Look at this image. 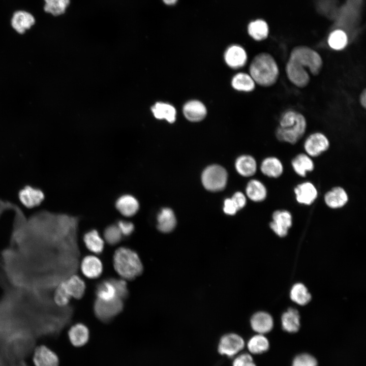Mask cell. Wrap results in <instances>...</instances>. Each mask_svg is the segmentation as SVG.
I'll list each match as a JSON object with an SVG mask.
<instances>
[{
  "label": "cell",
  "instance_id": "cell-39",
  "mask_svg": "<svg viewBox=\"0 0 366 366\" xmlns=\"http://www.w3.org/2000/svg\"><path fill=\"white\" fill-rule=\"evenodd\" d=\"M292 366H317V361L312 355L303 353L294 358Z\"/></svg>",
  "mask_w": 366,
  "mask_h": 366
},
{
  "label": "cell",
  "instance_id": "cell-9",
  "mask_svg": "<svg viewBox=\"0 0 366 366\" xmlns=\"http://www.w3.org/2000/svg\"><path fill=\"white\" fill-rule=\"evenodd\" d=\"M245 346L243 339L235 333L224 335L221 339L218 351L222 355L232 357L241 351Z\"/></svg>",
  "mask_w": 366,
  "mask_h": 366
},
{
  "label": "cell",
  "instance_id": "cell-20",
  "mask_svg": "<svg viewBox=\"0 0 366 366\" xmlns=\"http://www.w3.org/2000/svg\"><path fill=\"white\" fill-rule=\"evenodd\" d=\"M35 23L32 14L24 11L15 12L11 19L13 28L19 34H22L29 29Z\"/></svg>",
  "mask_w": 366,
  "mask_h": 366
},
{
  "label": "cell",
  "instance_id": "cell-14",
  "mask_svg": "<svg viewBox=\"0 0 366 366\" xmlns=\"http://www.w3.org/2000/svg\"><path fill=\"white\" fill-rule=\"evenodd\" d=\"M291 165L294 172L301 177H305L308 172H312L315 168L312 158L306 153H299L291 160Z\"/></svg>",
  "mask_w": 366,
  "mask_h": 366
},
{
  "label": "cell",
  "instance_id": "cell-23",
  "mask_svg": "<svg viewBox=\"0 0 366 366\" xmlns=\"http://www.w3.org/2000/svg\"><path fill=\"white\" fill-rule=\"evenodd\" d=\"M157 228L163 233L172 231L176 224L173 211L169 208H163L157 216Z\"/></svg>",
  "mask_w": 366,
  "mask_h": 366
},
{
  "label": "cell",
  "instance_id": "cell-34",
  "mask_svg": "<svg viewBox=\"0 0 366 366\" xmlns=\"http://www.w3.org/2000/svg\"><path fill=\"white\" fill-rule=\"evenodd\" d=\"M348 41L346 33L344 30L339 29L333 30L330 34L327 42L331 49L340 51L346 47Z\"/></svg>",
  "mask_w": 366,
  "mask_h": 366
},
{
  "label": "cell",
  "instance_id": "cell-42",
  "mask_svg": "<svg viewBox=\"0 0 366 366\" xmlns=\"http://www.w3.org/2000/svg\"><path fill=\"white\" fill-rule=\"evenodd\" d=\"M116 225L124 236H130L134 230V225L131 222L120 220L117 222Z\"/></svg>",
  "mask_w": 366,
  "mask_h": 366
},
{
  "label": "cell",
  "instance_id": "cell-8",
  "mask_svg": "<svg viewBox=\"0 0 366 366\" xmlns=\"http://www.w3.org/2000/svg\"><path fill=\"white\" fill-rule=\"evenodd\" d=\"M293 223L291 213L286 209H277L272 214V221L269 223L270 229L281 237L286 236Z\"/></svg>",
  "mask_w": 366,
  "mask_h": 366
},
{
  "label": "cell",
  "instance_id": "cell-24",
  "mask_svg": "<svg viewBox=\"0 0 366 366\" xmlns=\"http://www.w3.org/2000/svg\"><path fill=\"white\" fill-rule=\"evenodd\" d=\"M246 192L248 198L256 202L264 201L267 195L266 188L257 179H252L248 182Z\"/></svg>",
  "mask_w": 366,
  "mask_h": 366
},
{
  "label": "cell",
  "instance_id": "cell-16",
  "mask_svg": "<svg viewBox=\"0 0 366 366\" xmlns=\"http://www.w3.org/2000/svg\"><path fill=\"white\" fill-rule=\"evenodd\" d=\"M183 112L185 117L191 121L196 122L203 119L207 114L205 105L198 100H191L184 106Z\"/></svg>",
  "mask_w": 366,
  "mask_h": 366
},
{
  "label": "cell",
  "instance_id": "cell-2",
  "mask_svg": "<svg viewBox=\"0 0 366 366\" xmlns=\"http://www.w3.org/2000/svg\"><path fill=\"white\" fill-rule=\"evenodd\" d=\"M307 127L306 118L302 114L289 110L282 114L275 135L279 141L294 145L303 136Z\"/></svg>",
  "mask_w": 366,
  "mask_h": 366
},
{
  "label": "cell",
  "instance_id": "cell-26",
  "mask_svg": "<svg viewBox=\"0 0 366 366\" xmlns=\"http://www.w3.org/2000/svg\"><path fill=\"white\" fill-rule=\"evenodd\" d=\"M83 241L86 248L96 254L102 253L104 248V242L99 232L92 229L86 232L83 236Z\"/></svg>",
  "mask_w": 366,
  "mask_h": 366
},
{
  "label": "cell",
  "instance_id": "cell-17",
  "mask_svg": "<svg viewBox=\"0 0 366 366\" xmlns=\"http://www.w3.org/2000/svg\"><path fill=\"white\" fill-rule=\"evenodd\" d=\"M252 329L258 334L269 332L273 326L272 317L267 313L259 312L253 315L250 321Z\"/></svg>",
  "mask_w": 366,
  "mask_h": 366
},
{
  "label": "cell",
  "instance_id": "cell-19",
  "mask_svg": "<svg viewBox=\"0 0 366 366\" xmlns=\"http://www.w3.org/2000/svg\"><path fill=\"white\" fill-rule=\"evenodd\" d=\"M115 206L121 215L130 217L135 215L138 211L139 203L134 196L126 194L121 196L117 199Z\"/></svg>",
  "mask_w": 366,
  "mask_h": 366
},
{
  "label": "cell",
  "instance_id": "cell-31",
  "mask_svg": "<svg viewBox=\"0 0 366 366\" xmlns=\"http://www.w3.org/2000/svg\"><path fill=\"white\" fill-rule=\"evenodd\" d=\"M232 87L239 91L249 92L253 90L255 87V82L250 75L245 73H239L232 78Z\"/></svg>",
  "mask_w": 366,
  "mask_h": 366
},
{
  "label": "cell",
  "instance_id": "cell-6",
  "mask_svg": "<svg viewBox=\"0 0 366 366\" xmlns=\"http://www.w3.org/2000/svg\"><path fill=\"white\" fill-rule=\"evenodd\" d=\"M123 307V300L117 296L108 301L96 299L94 303V312L101 321L108 322L120 313Z\"/></svg>",
  "mask_w": 366,
  "mask_h": 366
},
{
  "label": "cell",
  "instance_id": "cell-1",
  "mask_svg": "<svg viewBox=\"0 0 366 366\" xmlns=\"http://www.w3.org/2000/svg\"><path fill=\"white\" fill-rule=\"evenodd\" d=\"M323 60L315 50L306 46H298L291 50L285 71L289 80L295 86L303 88L310 82V74L316 76L321 71Z\"/></svg>",
  "mask_w": 366,
  "mask_h": 366
},
{
  "label": "cell",
  "instance_id": "cell-38",
  "mask_svg": "<svg viewBox=\"0 0 366 366\" xmlns=\"http://www.w3.org/2000/svg\"><path fill=\"white\" fill-rule=\"evenodd\" d=\"M122 234L116 225H111L107 227L104 231V237L105 241L110 245H115L119 243L122 238Z\"/></svg>",
  "mask_w": 366,
  "mask_h": 366
},
{
  "label": "cell",
  "instance_id": "cell-41",
  "mask_svg": "<svg viewBox=\"0 0 366 366\" xmlns=\"http://www.w3.org/2000/svg\"><path fill=\"white\" fill-rule=\"evenodd\" d=\"M233 366H256L251 355L243 353L236 357L232 364Z\"/></svg>",
  "mask_w": 366,
  "mask_h": 366
},
{
  "label": "cell",
  "instance_id": "cell-35",
  "mask_svg": "<svg viewBox=\"0 0 366 366\" xmlns=\"http://www.w3.org/2000/svg\"><path fill=\"white\" fill-rule=\"evenodd\" d=\"M290 298L299 305H305L310 301L311 295L303 284L297 283L293 285L291 290Z\"/></svg>",
  "mask_w": 366,
  "mask_h": 366
},
{
  "label": "cell",
  "instance_id": "cell-32",
  "mask_svg": "<svg viewBox=\"0 0 366 366\" xmlns=\"http://www.w3.org/2000/svg\"><path fill=\"white\" fill-rule=\"evenodd\" d=\"M250 36L256 41L265 39L268 35V27L265 21L256 20L250 22L248 27Z\"/></svg>",
  "mask_w": 366,
  "mask_h": 366
},
{
  "label": "cell",
  "instance_id": "cell-36",
  "mask_svg": "<svg viewBox=\"0 0 366 366\" xmlns=\"http://www.w3.org/2000/svg\"><path fill=\"white\" fill-rule=\"evenodd\" d=\"M71 298L64 280H63L56 286L53 296V302L57 307L64 308L68 305Z\"/></svg>",
  "mask_w": 366,
  "mask_h": 366
},
{
  "label": "cell",
  "instance_id": "cell-15",
  "mask_svg": "<svg viewBox=\"0 0 366 366\" xmlns=\"http://www.w3.org/2000/svg\"><path fill=\"white\" fill-rule=\"evenodd\" d=\"M83 274L89 279H96L101 276L103 271V264L100 259L93 255L85 256L81 264Z\"/></svg>",
  "mask_w": 366,
  "mask_h": 366
},
{
  "label": "cell",
  "instance_id": "cell-7",
  "mask_svg": "<svg viewBox=\"0 0 366 366\" xmlns=\"http://www.w3.org/2000/svg\"><path fill=\"white\" fill-rule=\"evenodd\" d=\"M330 146V142L326 137L321 132H315L310 134L305 140L303 148L308 156L317 158L327 151Z\"/></svg>",
  "mask_w": 366,
  "mask_h": 366
},
{
  "label": "cell",
  "instance_id": "cell-5",
  "mask_svg": "<svg viewBox=\"0 0 366 366\" xmlns=\"http://www.w3.org/2000/svg\"><path fill=\"white\" fill-rule=\"evenodd\" d=\"M202 182L207 190L210 191L222 190L227 181V173L222 166L213 165L207 167L203 172Z\"/></svg>",
  "mask_w": 366,
  "mask_h": 366
},
{
  "label": "cell",
  "instance_id": "cell-45",
  "mask_svg": "<svg viewBox=\"0 0 366 366\" xmlns=\"http://www.w3.org/2000/svg\"><path fill=\"white\" fill-rule=\"evenodd\" d=\"M359 102L361 106L365 109L366 107V92L365 89H364L360 94L359 96Z\"/></svg>",
  "mask_w": 366,
  "mask_h": 366
},
{
  "label": "cell",
  "instance_id": "cell-40",
  "mask_svg": "<svg viewBox=\"0 0 366 366\" xmlns=\"http://www.w3.org/2000/svg\"><path fill=\"white\" fill-rule=\"evenodd\" d=\"M110 279L115 287L116 296L123 300L126 299L128 297L129 291L125 280L115 278Z\"/></svg>",
  "mask_w": 366,
  "mask_h": 366
},
{
  "label": "cell",
  "instance_id": "cell-27",
  "mask_svg": "<svg viewBox=\"0 0 366 366\" xmlns=\"http://www.w3.org/2000/svg\"><path fill=\"white\" fill-rule=\"evenodd\" d=\"M237 172L241 175L250 177L254 175L257 171V163L251 156L244 155L239 157L235 163Z\"/></svg>",
  "mask_w": 366,
  "mask_h": 366
},
{
  "label": "cell",
  "instance_id": "cell-33",
  "mask_svg": "<svg viewBox=\"0 0 366 366\" xmlns=\"http://www.w3.org/2000/svg\"><path fill=\"white\" fill-rule=\"evenodd\" d=\"M247 347L251 353L258 354L266 351L269 348V344L265 337L262 334H258L249 340Z\"/></svg>",
  "mask_w": 366,
  "mask_h": 366
},
{
  "label": "cell",
  "instance_id": "cell-4",
  "mask_svg": "<svg viewBox=\"0 0 366 366\" xmlns=\"http://www.w3.org/2000/svg\"><path fill=\"white\" fill-rule=\"evenodd\" d=\"M113 266L124 280H133L141 274L143 267L138 254L134 250L120 247L114 252Z\"/></svg>",
  "mask_w": 366,
  "mask_h": 366
},
{
  "label": "cell",
  "instance_id": "cell-22",
  "mask_svg": "<svg viewBox=\"0 0 366 366\" xmlns=\"http://www.w3.org/2000/svg\"><path fill=\"white\" fill-rule=\"evenodd\" d=\"M19 197L23 205L27 207H33L41 203L44 195L40 190L27 186L20 191Z\"/></svg>",
  "mask_w": 366,
  "mask_h": 366
},
{
  "label": "cell",
  "instance_id": "cell-10",
  "mask_svg": "<svg viewBox=\"0 0 366 366\" xmlns=\"http://www.w3.org/2000/svg\"><path fill=\"white\" fill-rule=\"evenodd\" d=\"M296 201L307 206L312 205L318 197V192L315 186L310 181L298 184L293 190Z\"/></svg>",
  "mask_w": 366,
  "mask_h": 366
},
{
  "label": "cell",
  "instance_id": "cell-37",
  "mask_svg": "<svg viewBox=\"0 0 366 366\" xmlns=\"http://www.w3.org/2000/svg\"><path fill=\"white\" fill-rule=\"evenodd\" d=\"M44 9L54 16L64 14L70 4V0H44Z\"/></svg>",
  "mask_w": 366,
  "mask_h": 366
},
{
  "label": "cell",
  "instance_id": "cell-46",
  "mask_svg": "<svg viewBox=\"0 0 366 366\" xmlns=\"http://www.w3.org/2000/svg\"><path fill=\"white\" fill-rule=\"evenodd\" d=\"M163 2L168 5H172L175 4L177 0H162Z\"/></svg>",
  "mask_w": 366,
  "mask_h": 366
},
{
  "label": "cell",
  "instance_id": "cell-18",
  "mask_svg": "<svg viewBox=\"0 0 366 366\" xmlns=\"http://www.w3.org/2000/svg\"><path fill=\"white\" fill-rule=\"evenodd\" d=\"M261 172L265 176L272 178L280 177L284 172V166L281 161L274 156L265 158L260 165Z\"/></svg>",
  "mask_w": 366,
  "mask_h": 366
},
{
  "label": "cell",
  "instance_id": "cell-28",
  "mask_svg": "<svg viewBox=\"0 0 366 366\" xmlns=\"http://www.w3.org/2000/svg\"><path fill=\"white\" fill-rule=\"evenodd\" d=\"M283 329L289 332H297L300 327V317L298 311L289 308L283 313L281 318Z\"/></svg>",
  "mask_w": 366,
  "mask_h": 366
},
{
  "label": "cell",
  "instance_id": "cell-13",
  "mask_svg": "<svg viewBox=\"0 0 366 366\" xmlns=\"http://www.w3.org/2000/svg\"><path fill=\"white\" fill-rule=\"evenodd\" d=\"M225 62L233 69H238L245 66L247 60L245 50L240 46L234 45L229 47L224 54Z\"/></svg>",
  "mask_w": 366,
  "mask_h": 366
},
{
  "label": "cell",
  "instance_id": "cell-44",
  "mask_svg": "<svg viewBox=\"0 0 366 366\" xmlns=\"http://www.w3.org/2000/svg\"><path fill=\"white\" fill-rule=\"evenodd\" d=\"M224 211L228 215H234L238 210L234 203L231 199H227L224 201Z\"/></svg>",
  "mask_w": 366,
  "mask_h": 366
},
{
  "label": "cell",
  "instance_id": "cell-21",
  "mask_svg": "<svg viewBox=\"0 0 366 366\" xmlns=\"http://www.w3.org/2000/svg\"><path fill=\"white\" fill-rule=\"evenodd\" d=\"M68 334L71 343L77 347L85 345L89 338L88 328L81 323H76L71 326Z\"/></svg>",
  "mask_w": 366,
  "mask_h": 366
},
{
  "label": "cell",
  "instance_id": "cell-3",
  "mask_svg": "<svg viewBox=\"0 0 366 366\" xmlns=\"http://www.w3.org/2000/svg\"><path fill=\"white\" fill-rule=\"evenodd\" d=\"M250 75L255 83L269 87L273 85L279 77V68L274 58L263 52L256 55L249 67Z\"/></svg>",
  "mask_w": 366,
  "mask_h": 366
},
{
  "label": "cell",
  "instance_id": "cell-30",
  "mask_svg": "<svg viewBox=\"0 0 366 366\" xmlns=\"http://www.w3.org/2000/svg\"><path fill=\"white\" fill-rule=\"evenodd\" d=\"M95 294L97 299L110 301L116 297L115 287L110 279L102 280L96 286Z\"/></svg>",
  "mask_w": 366,
  "mask_h": 366
},
{
  "label": "cell",
  "instance_id": "cell-11",
  "mask_svg": "<svg viewBox=\"0 0 366 366\" xmlns=\"http://www.w3.org/2000/svg\"><path fill=\"white\" fill-rule=\"evenodd\" d=\"M323 199L327 207L336 209L345 206L349 201V197L343 187L336 186L325 193Z\"/></svg>",
  "mask_w": 366,
  "mask_h": 366
},
{
  "label": "cell",
  "instance_id": "cell-43",
  "mask_svg": "<svg viewBox=\"0 0 366 366\" xmlns=\"http://www.w3.org/2000/svg\"><path fill=\"white\" fill-rule=\"evenodd\" d=\"M231 199L234 203L238 210L243 208L246 204V198L241 192L235 193Z\"/></svg>",
  "mask_w": 366,
  "mask_h": 366
},
{
  "label": "cell",
  "instance_id": "cell-25",
  "mask_svg": "<svg viewBox=\"0 0 366 366\" xmlns=\"http://www.w3.org/2000/svg\"><path fill=\"white\" fill-rule=\"evenodd\" d=\"M66 289L71 297L81 298L84 294L86 286L84 281L78 276L73 275L64 280Z\"/></svg>",
  "mask_w": 366,
  "mask_h": 366
},
{
  "label": "cell",
  "instance_id": "cell-29",
  "mask_svg": "<svg viewBox=\"0 0 366 366\" xmlns=\"http://www.w3.org/2000/svg\"><path fill=\"white\" fill-rule=\"evenodd\" d=\"M155 117L159 119H166L172 123L175 121L176 112L175 108L170 104L158 102L151 108Z\"/></svg>",
  "mask_w": 366,
  "mask_h": 366
},
{
  "label": "cell",
  "instance_id": "cell-12",
  "mask_svg": "<svg viewBox=\"0 0 366 366\" xmlns=\"http://www.w3.org/2000/svg\"><path fill=\"white\" fill-rule=\"evenodd\" d=\"M33 359L35 366H59L57 355L45 345L36 347Z\"/></svg>",
  "mask_w": 366,
  "mask_h": 366
}]
</instances>
